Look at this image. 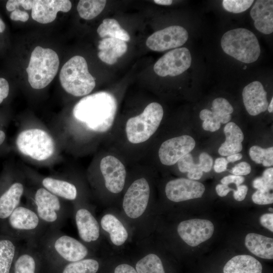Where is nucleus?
Returning a JSON list of instances; mask_svg holds the SVG:
<instances>
[{
  "mask_svg": "<svg viewBox=\"0 0 273 273\" xmlns=\"http://www.w3.org/2000/svg\"><path fill=\"white\" fill-rule=\"evenodd\" d=\"M24 193V184L22 180L18 179L12 183L0 195V221L4 223L20 204Z\"/></svg>",
  "mask_w": 273,
  "mask_h": 273,
  "instance_id": "nucleus-22",
  "label": "nucleus"
},
{
  "mask_svg": "<svg viewBox=\"0 0 273 273\" xmlns=\"http://www.w3.org/2000/svg\"><path fill=\"white\" fill-rule=\"evenodd\" d=\"M177 230L179 236L186 243L196 247L211 237L214 228L208 220L196 218L180 222Z\"/></svg>",
  "mask_w": 273,
  "mask_h": 273,
  "instance_id": "nucleus-13",
  "label": "nucleus"
},
{
  "mask_svg": "<svg viewBox=\"0 0 273 273\" xmlns=\"http://www.w3.org/2000/svg\"><path fill=\"white\" fill-rule=\"evenodd\" d=\"M99 268V263L92 258L83 259L67 263L60 273H96Z\"/></svg>",
  "mask_w": 273,
  "mask_h": 273,
  "instance_id": "nucleus-33",
  "label": "nucleus"
},
{
  "mask_svg": "<svg viewBox=\"0 0 273 273\" xmlns=\"http://www.w3.org/2000/svg\"><path fill=\"white\" fill-rule=\"evenodd\" d=\"M212 111H215L222 115H231L234 108L227 100L222 98L214 99L212 103Z\"/></svg>",
  "mask_w": 273,
  "mask_h": 273,
  "instance_id": "nucleus-38",
  "label": "nucleus"
},
{
  "mask_svg": "<svg viewBox=\"0 0 273 273\" xmlns=\"http://www.w3.org/2000/svg\"><path fill=\"white\" fill-rule=\"evenodd\" d=\"M114 273H138L131 266L127 264H121L116 267Z\"/></svg>",
  "mask_w": 273,
  "mask_h": 273,
  "instance_id": "nucleus-50",
  "label": "nucleus"
},
{
  "mask_svg": "<svg viewBox=\"0 0 273 273\" xmlns=\"http://www.w3.org/2000/svg\"><path fill=\"white\" fill-rule=\"evenodd\" d=\"M199 116L202 120V127L205 130L214 132L219 129L221 123H228L231 119V115H222L208 109L201 111Z\"/></svg>",
  "mask_w": 273,
  "mask_h": 273,
  "instance_id": "nucleus-31",
  "label": "nucleus"
},
{
  "mask_svg": "<svg viewBox=\"0 0 273 273\" xmlns=\"http://www.w3.org/2000/svg\"><path fill=\"white\" fill-rule=\"evenodd\" d=\"M245 243L246 248L256 256L272 259V238L258 234L249 233L246 236Z\"/></svg>",
  "mask_w": 273,
  "mask_h": 273,
  "instance_id": "nucleus-27",
  "label": "nucleus"
},
{
  "mask_svg": "<svg viewBox=\"0 0 273 273\" xmlns=\"http://www.w3.org/2000/svg\"><path fill=\"white\" fill-rule=\"evenodd\" d=\"M149 196V185L145 178L134 181L123 198V208L126 214L131 218L141 216L147 207Z\"/></svg>",
  "mask_w": 273,
  "mask_h": 273,
  "instance_id": "nucleus-11",
  "label": "nucleus"
},
{
  "mask_svg": "<svg viewBox=\"0 0 273 273\" xmlns=\"http://www.w3.org/2000/svg\"><path fill=\"white\" fill-rule=\"evenodd\" d=\"M205 190V186L202 183L185 178L170 180L165 189L167 198L175 202L201 198Z\"/></svg>",
  "mask_w": 273,
  "mask_h": 273,
  "instance_id": "nucleus-15",
  "label": "nucleus"
},
{
  "mask_svg": "<svg viewBox=\"0 0 273 273\" xmlns=\"http://www.w3.org/2000/svg\"><path fill=\"white\" fill-rule=\"evenodd\" d=\"M10 236L25 242H37L48 229L28 205L20 204L4 222Z\"/></svg>",
  "mask_w": 273,
  "mask_h": 273,
  "instance_id": "nucleus-4",
  "label": "nucleus"
},
{
  "mask_svg": "<svg viewBox=\"0 0 273 273\" xmlns=\"http://www.w3.org/2000/svg\"><path fill=\"white\" fill-rule=\"evenodd\" d=\"M253 0H223L222 6L227 11L240 13L248 10L253 4Z\"/></svg>",
  "mask_w": 273,
  "mask_h": 273,
  "instance_id": "nucleus-37",
  "label": "nucleus"
},
{
  "mask_svg": "<svg viewBox=\"0 0 273 273\" xmlns=\"http://www.w3.org/2000/svg\"><path fill=\"white\" fill-rule=\"evenodd\" d=\"M191 62V55L187 48H176L162 56L156 62L153 69L158 76H175L186 71Z\"/></svg>",
  "mask_w": 273,
  "mask_h": 273,
  "instance_id": "nucleus-10",
  "label": "nucleus"
},
{
  "mask_svg": "<svg viewBox=\"0 0 273 273\" xmlns=\"http://www.w3.org/2000/svg\"><path fill=\"white\" fill-rule=\"evenodd\" d=\"M256 29L259 32L269 34L273 32V1L257 0L250 11Z\"/></svg>",
  "mask_w": 273,
  "mask_h": 273,
  "instance_id": "nucleus-21",
  "label": "nucleus"
},
{
  "mask_svg": "<svg viewBox=\"0 0 273 273\" xmlns=\"http://www.w3.org/2000/svg\"><path fill=\"white\" fill-rule=\"evenodd\" d=\"M198 164L203 172H208L211 169L213 159L208 154L203 152L199 156V163Z\"/></svg>",
  "mask_w": 273,
  "mask_h": 273,
  "instance_id": "nucleus-40",
  "label": "nucleus"
},
{
  "mask_svg": "<svg viewBox=\"0 0 273 273\" xmlns=\"http://www.w3.org/2000/svg\"><path fill=\"white\" fill-rule=\"evenodd\" d=\"M6 138V134L5 132L0 130V145H2L4 142Z\"/></svg>",
  "mask_w": 273,
  "mask_h": 273,
  "instance_id": "nucleus-56",
  "label": "nucleus"
},
{
  "mask_svg": "<svg viewBox=\"0 0 273 273\" xmlns=\"http://www.w3.org/2000/svg\"><path fill=\"white\" fill-rule=\"evenodd\" d=\"M261 263L248 255L234 256L225 264L223 273H262Z\"/></svg>",
  "mask_w": 273,
  "mask_h": 273,
  "instance_id": "nucleus-26",
  "label": "nucleus"
},
{
  "mask_svg": "<svg viewBox=\"0 0 273 273\" xmlns=\"http://www.w3.org/2000/svg\"><path fill=\"white\" fill-rule=\"evenodd\" d=\"M216 192L220 197H224L231 191L234 190L229 188L228 185L218 184L215 188Z\"/></svg>",
  "mask_w": 273,
  "mask_h": 273,
  "instance_id": "nucleus-51",
  "label": "nucleus"
},
{
  "mask_svg": "<svg viewBox=\"0 0 273 273\" xmlns=\"http://www.w3.org/2000/svg\"><path fill=\"white\" fill-rule=\"evenodd\" d=\"M104 0H80L77 10L80 17L85 20H90L98 16L106 4Z\"/></svg>",
  "mask_w": 273,
  "mask_h": 273,
  "instance_id": "nucleus-32",
  "label": "nucleus"
},
{
  "mask_svg": "<svg viewBox=\"0 0 273 273\" xmlns=\"http://www.w3.org/2000/svg\"><path fill=\"white\" fill-rule=\"evenodd\" d=\"M259 220L263 226L271 232H273V214L272 213H265L262 215Z\"/></svg>",
  "mask_w": 273,
  "mask_h": 273,
  "instance_id": "nucleus-43",
  "label": "nucleus"
},
{
  "mask_svg": "<svg viewBox=\"0 0 273 273\" xmlns=\"http://www.w3.org/2000/svg\"><path fill=\"white\" fill-rule=\"evenodd\" d=\"M249 155L251 159L257 164H262L266 167L273 165L272 147L264 149L258 146H253L250 148Z\"/></svg>",
  "mask_w": 273,
  "mask_h": 273,
  "instance_id": "nucleus-36",
  "label": "nucleus"
},
{
  "mask_svg": "<svg viewBox=\"0 0 273 273\" xmlns=\"http://www.w3.org/2000/svg\"><path fill=\"white\" fill-rule=\"evenodd\" d=\"M221 46L225 53L243 63L254 62L260 54L257 37L252 32L243 28L226 32L222 36Z\"/></svg>",
  "mask_w": 273,
  "mask_h": 273,
  "instance_id": "nucleus-7",
  "label": "nucleus"
},
{
  "mask_svg": "<svg viewBox=\"0 0 273 273\" xmlns=\"http://www.w3.org/2000/svg\"><path fill=\"white\" fill-rule=\"evenodd\" d=\"M102 229L110 234V239L115 245L120 246L126 241L128 233L121 222L115 216L105 214L101 220Z\"/></svg>",
  "mask_w": 273,
  "mask_h": 273,
  "instance_id": "nucleus-29",
  "label": "nucleus"
},
{
  "mask_svg": "<svg viewBox=\"0 0 273 273\" xmlns=\"http://www.w3.org/2000/svg\"><path fill=\"white\" fill-rule=\"evenodd\" d=\"M100 167L107 189L115 194L120 192L126 177V170L122 163L115 157L109 155L102 159Z\"/></svg>",
  "mask_w": 273,
  "mask_h": 273,
  "instance_id": "nucleus-16",
  "label": "nucleus"
},
{
  "mask_svg": "<svg viewBox=\"0 0 273 273\" xmlns=\"http://www.w3.org/2000/svg\"><path fill=\"white\" fill-rule=\"evenodd\" d=\"M28 205L48 229L61 230L69 214L64 200L42 187L27 190Z\"/></svg>",
  "mask_w": 273,
  "mask_h": 273,
  "instance_id": "nucleus-3",
  "label": "nucleus"
},
{
  "mask_svg": "<svg viewBox=\"0 0 273 273\" xmlns=\"http://www.w3.org/2000/svg\"><path fill=\"white\" fill-rule=\"evenodd\" d=\"M117 111L114 96L107 92L88 95L74 106L73 115L89 130L105 132L112 126Z\"/></svg>",
  "mask_w": 273,
  "mask_h": 273,
  "instance_id": "nucleus-1",
  "label": "nucleus"
},
{
  "mask_svg": "<svg viewBox=\"0 0 273 273\" xmlns=\"http://www.w3.org/2000/svg\"><path fill=\"white\" fill-rule=\"evenodd\" d=\"M71 7V2L69 0H35L31 17L38 23L47 24L55 20L58 12H68Z\"/></svg>",
  "mask_w": 273,
  "mask_h": 273,
  "instance_id": "nucleus-17",
  "label": "nucleus"
},
{
  "mask_svg": "<svg viewBox=\"0 0 273 273\" xmlns=\"http://www.w3.org/2000/svg\"><path fill=\"white\" fill-rule=\"evenodd\" d=\"M136 270L138 273H165L161 259L154 254H149L138 261Z\"/></svg>",
  "mask_w": 273,
  "mask_h": 273,
  "instance_id": "nucleus-34",
  "label": "nucleus"
},
{
  "mask_svg": "<svg viewBox=\"0 0 273 273\" xmlns=\"http://www.w3.org/2000/svg\"><path fill=\"white\" fill-rule=\"evenodd\" d=\"M272 208H269L270 211H272Z\"/></svg>",
  "mask_w": 273,
  "mask_h": 273,
  "instance_id": "nucleus-59",
  "label": "nucleus"
},
{
  "mask_svg": "<svg viewBox=\"0 0 273 273\" xmlns=\"http://www.w3.org/2000/svg\"><path fill=\"white\" fill-rule=\"evenodd\" d=\"M42 259L36 243L25 242L20 246L15 258L14 273H37Z\"/></svg>",
  "mask_w": 273,
  "mask_h": 273,
  "instance_id": "nucleus-19",
  "label": "nucleus"
},
{
  "mask_svg": "<svg viewBox=\"0 0 273 273\" xmlns=\"http://www.w3.org/2000/svg\"><path fill=\"white\" fill-rule=\"evenodd\" d=\"M9 93V85L7 80L4 78H0V104L6 99Z\"/></svg>",
  "mask_w": 273,
  "mask_h": 273,
  "instance_id": "nucleus-46",
  "label": "nucleus"
},
{
  "mask_svg": "<svg viewBox=\"0 0 273 273\" xmlns=\"http://www.w3.org/2000/svg\"><path fill=\"white\" fill-rule=\"evenodd\" d=\"M98 48L99 59L106 64L113 65L116 63L118 58L126 52L127 45L122 40L107 37L100 41Z\"/></svg>",
  "mask_w": 273,
  "mask_h": 273,
  "instance_id": "nucleus-24",
  "label": "nucleus"
},
{
  "mask_svg": "<svg viewBox=\"0 0 273 273\" xmlns=\"http://www.w3.org/2000/svg\"><path fill=\"white\" fill-rule=\"evenodd\" d=\"M6 28V25L3 21L0 18V33L4 31Z\"/></svg>",
  "mask_w": 273,
  "mask_h": 273,
  "instance_id": "nucleus-57",
  "label": "nucleus"
},
{
  "mask_svg": "<svg viewBox=\"0 0 273 273\" xmlns=\"http://www.w3.org/2000/svg\"><path fill=\"white\" fill-rule=\"evenodd\" d=\"M237 190H233L234 198L238 201H243L246 197L248 192V187L246 185H240L237 187Z\"/></svg>",
  "mask_w": 273,
  "mask_h": 273,
  "instance_id": "nucleus-45",
  "label": "nucleus"
},
{
  "mask_svg": "<svg viewBox=\"0 0 273 273\" xmlns=\"http://www.w3.org/2000/svg\"><path fill=\"white\" fill-rule=\"evenodd\" d=\"M242 97L246 110L250 115H257L267 109V93L259 81L247 85L243 90Z\"/></svg>",
  "mask_w": 273,
  "mask_h": 273,
  "instance_id": "nucleus-18",
  "label": "nucleus"
},
{
  "mask_svg": "<svg viewBox=\"0 0 273 273\" xmlns=\"http://www.w3.org/2000/svg\"><path fill=\"white\" fill-rule=\"evenodd\" d=\"M267 110L269 113H272L273 111V98H272L270 103L267 107Z\"/></svg>",
  "mask_w": 273,
  "mask_h": 273,
  "instance_id": "nucleus-58",
  "label": "nucleus"
},
{
  "mask_svg": "<svg viewBox=\"0 0 273 273\" xmlns=\"http://www.w3.org/2000/svg\"><path fill=\"white\" fill-rule=\"evenodd\" d=\"M74 218L80 238L86 243L96 242L100 237V226L90 211L84 207L76 209Z\"/></svg>",
  "mask_w": 273,
  "mask_h": 273,
  "instance_id": "nucleus-20",
  "label": "nucleus"
},
{
  "mask_svg": "<svg viewBox=\"0 0 273 273\" xmlns=\"http://www.w3.org/2000/svg\"><path fill=\"white\" fill-rule=\"evenodd\" d=\"M262 178L270 190L273 188V168L265 169L263 172Z\"/></svg>",
  "mask_w": 273,
  "mask_h": 273,
  "instance_id": "nucleus-48",
  "label": "nucleus"
},
{
  "mask_svg": "<svg viewBox=\"0 0 273 273\" xmlns=\"http://www.w3.org/2000/svg\"><path fill=\"white\" fill-rule=\"evenodd\" d=\"M39 182L41 187L63 200L72 201L77 199L76 186L67 180L48 176L41 178Z\"/></svg>",
  "mask_w": 273,
  "mask_h": 273,
  "instance_id": "nucleus-23",
  "label": "nucleus"
},
{
  "mask_svg": "<svg viewBox=\"0 0 273 273\" xmlns=\"http://www.w3.org/2000/svg\"><path fill=\"white\" fill-rule=\"evenodd\" d=\"M246 68V66H245V67L244 68V69H245Z\"/></svg>",
  "mask_w": 273,
  "mask_h": 273,
  "instance_id": "nucleus-60",
  "label": "nucleus"
},
{
  "mask_svg": "<svg viewBox=\"0 0 273 273\" xmlns=\"http://www.w3.org/2000/svg\"><path fill=\"white\" fill-rule=\"evenodd\" d=\"M97 33L102 38L108 36L109 37L118 38L125 42L130 40L128 33L123 29L118 22L114 19H104L97 29Z\"/></svg>",
  "mask_w": 273,
  "mask_h": 273,
  "instance_id": "nucleus-30",
  "label": "nucleus"
},
{
  "mask_svg": "<svg viewBox=\"0 0 273 273\" xmlns=\"http://www.w3.org/2000/svg\"><path fill=\"white\" fill-rule=\"evenodd\" d=\"M177 166L181 172H188V177L191 180H199L203 175V171L199 164H195L191 154L188 153L177 162Z\"/></svg>",
  "mask_w": 273,
  "mask_h": 273,
  "instance_id": "nucleus-35",
  "label": "nucleus"
},
{
  "mask_svg": "<svg viewBox=\"0 0 273 273\" xmlns=\"http://www.w3.org/2000/svg\"><path fill=\"white\" fill-rule=\"evenodd\" d=\"M154 2L157 4L164 6H169L172 3L171 0H154Z\"/></svg>",
  "mask_w": 273,
  "mask_h": 273,
  "instance_id": "nucleus-55",
  "label": "nucleus"
},
{
  "mask_svg": "<svg viewBox=\"0 0 273 273\" xmlns=\"http://www.w3.org/2000/svg\"><path fill=\"white\" fill-rule=\"evenodd\" d=\"M18 242L11 236L0 238V273H10L20 247Z\"/></svg>",
  "mask_w": 273,
  "mask_h": 273,
  "instance_id": "nucleus-28",
  "label": "nucleus"
},
{
  "mask_svg": "<svg viewBox=\"0 0 273 273\" xmlns=\"http://www.w3.org/2000/svg\"><path fill=\"white\" fill-rule=\"evenodd\" d=\"M36 244L42 259L54 264L78 261L88 254L85 245L61 230L48 229Z\"/></svg>",
  "mask_w": 273,
  "mask_h": 273,
  "instance_id": "nucleus-2",
  "label": "nucleus"
},
{
  "mask_svg": "<svg viewBox=\"0 0 273 273\" xmlns=\"http://www.w3.org/2000/svg\"><path fill=\"white\" fill-rule=\"evenodd\" d=\"M16 144L22 154L39 161L51 158L55 151V142L52 136L39 128L23 130L17 136Z\"/></svg>",
  "mask_w": 273,
  "mask_h": 273,
  "instance_id": "nucleus-9",
  "label": "nucleus"
},
{
  "mask_svg": "<svg viewBox=\"0 0 273 273\" xmlns=\"http://www.w3.org/2000/svg\"><path fill=\"white\" fill-rule=\"evenodd\" d=\"M59 66V57L55 51L36 47L31 54L26 69L31 86L39 89L48 86L57 74Z\"/></svg>",
  "mask_w": 273,
  "mask_h": 273,
  "instance_id": "nucleus-6",
  "label": "nucleus"
},
{
  "mask_svg": "<svg viewBox=\"0 0 273 273\" xmlns=\"http://www.w3.org/2000/svg\"><path fill=\"white\" fill-rule=\"evenodd\" d=\"M228 163L226 159L223 157H219L215 160L213 166L214 171L217 173H221L226 170Z\"/></svg>",
  "mask_w": 273,
  "mask_h": 273,
  "instance_id": "nucleus-47",
  "label": "nucleus"
},
{
  "mask_svg": "<svg viewBox=\"0 0 273 273\" xmlns=\"http://www.w3.org/2000/svg\"><path fill=\"white\" fill-rule=\"evenodd\" d=\"M253 202L258 205H267L273 203V195L270 192L257 190L252 196Z\"/></svg>",
  "mask_w": 273,
  "mask_h": 273,
  "instance_id": "nucleus-39",
  "label": "nucleus"
},
{
  "mask_svg": "<svg viewBox=\"0 0 273 273\" xmlns=\"http://www.w3.org/2000/svg\"><path fill=\"white\" fill-rule=\"evenodd\" d=\"M223 131L226 139L218 149L219 154L223 156H229L240 152L244 140L241 128L234 122H231L225 125Z\"/></svg>",
  "mask_w": 273,
  "mask_h": 273,
  "instance_id": "nucleus-25",
  "label": "nucleus"
},
{
  "mask_svg": "<svg viewBox=\"0 0 273 273\" xmlns=\"http://www.w3.org/2000/svg\"><path fill=\"white\" fill-rule=\"evenodd\" d=\"M251 166L246 162H241L235 165L232 169L231 172L236 175H246L250 173Z\"/></svg>",
  "mask_w": 273,
  "mask_h": 273,
  "instance_id": "nucleus-41",
  "label": "nucleus"
},
{
  "mask_svg": "<svg viewBox=\"0 0 273 273\" xmlns=\"http://www.w3.org/2000/svg\"><path fill=\"white\" fill-rule=\"evenodd\" d=\"M28 14L23 11L16 9L12 11L10 14V18L14 21H20L22 22H26L29 19Z\"/></svg>",
  "mask_w": 273,
  "mask_h": 273,
  "instance_id": "nucleus-44",
  "label": "nucleus"
},
{
  "mask_svg": "<svg viewBox=\"0 0 273 273\" xmlns=\"http://www.w3.org/2000/svg\"><path fill=\"white\" fill-rule=\"evenodd\" d=\"M253 187L257 190L264 192H270L271 190L265 183L262 177H257L253 180Z\"/></svg>",
  "mask_w": 273,
  "mask_h": 273,
  "instance_id": "nucleus-49",
  "label": "nucleus"
},
{
  "mask_svg": "<svg viewBox=\"0 0 273 273\" xmlns=\"http://www.w3.org/2000/svg\"><path fill=\"white\" fill-rule=\"evenodd\" d=\"M163 116V109L160 104H148L142 113L127 120L125 131L128 141L139 144L147 141L158 129Z\"/></svg>",
  "mask_w": 273,
  "mask_h": 273,
  "instance_id": "nucleus-8",
  "label": "nucleus"
},
{
  "mask_svg": "<svg viewBox=\"0 0 273 273\" xmlns=\"http://www.w3.org/2000/svg\"><path fill=\"white\" fill-rule=\"evenodd\" d=\"M245 178L242 176L230 175L224 176L221 179L222 184L228 185L231 183H234L237 187L241 185L244 181Z\"/></svg>",
  "mask_w": 273,
  "mask_h": 273,
  "instance_id": "nucleus-42",
  "label": "nucleus"
},
{
  "mask_svg": "<svg viewBox=\"0 0 273 273\" xmlns=\"http://www.w3.org/2000/svg\"><path fill=\"white\" fill-rule=\"evenodd\" d=\"M188 37L186 29L180 26L174 25L155 32L149 36L146 44L152 51L162 52L183 46Z\"/></svg>",
  "mask_w": 273,
  "mask_h": 273,
  "instance_id": "nucleus-12",
  "label": "nucleus"
},
{
  "mask_svg": "<svg viewBox=\"0 0 273 273\" xmlns=\"http://www.w3.org/2000/svg\"><path fill=\"white\" fill-rule=\"evenodd\" d=\"M242 158V155L241 153H238L228 156L226 159L228 162H234L241 159Z\"/></svg>",
  "mask_w": 273,
  "mask_h": 273,
  "instance_id": "nucleus-53",
  "label": "nucleus"
},
{
  "mask_svg": "<svg viewBox=\"0 0 273 273\" xmlns=\"http://www.w3.org/2000/svg\"><path fill=\"white\" fill-rule=\"evenodd\" d=\"M33 1L31 0H21V7L25 10L32 9Z\"/></svg>",
  "mask_w": 273,
  "mask_h": 273,
  "instance_id": "nucleus-54",
  "label": "nucleus"
},
{
  "mask_svg": "<svg viewBox=\"0 0 273 273\" xmlns=\"http://www.w3.org/2000/svg\"><path fill=\"white\" fill-rule=\"evenodd\" d=\"M195 144L194 139L188 135L167 140L161 144L159 148V159L164 165H174L183 156L190 153L195 148Z\"/></svg>",
  "mask_w": 273,
  "mask_h": 273,
  "instance_id": "nucleus-14",
  "label": "nucleus"
},
{
  "mask_svg": "<svg viewBox=\"0 0 273 273\" xmlns=\"http://www.w3.org/2000/svg\"><path fill=\"white\" fill-rule=\"evenodd\" d=\"M21 6V0H9L7 2L6 9L8 11H13L19 7Z\"/></svg>",
  "mask_w": 273,
  "mask_h": 273,
  "instance_id": "nucleus-52",
  "label": "nucleus"
},
{
  "mask_svg": "<svg viewBox=\"0 0 273 273\" xmlns=\"http://www.w3.org/2000/svg\"><path fill=\"white\" fill-rule=\"evenodd\" d=\"M60 81L63 89L76 97L89 94L96 85L95 78L89 73L85 59L74 56L63 66Z\"/></svg>",
  "mask_w": 273,
  "mask_h": 273,
  "instance_id": "nucleus-5",
  "label": "nucleus"
}]
</instances>
